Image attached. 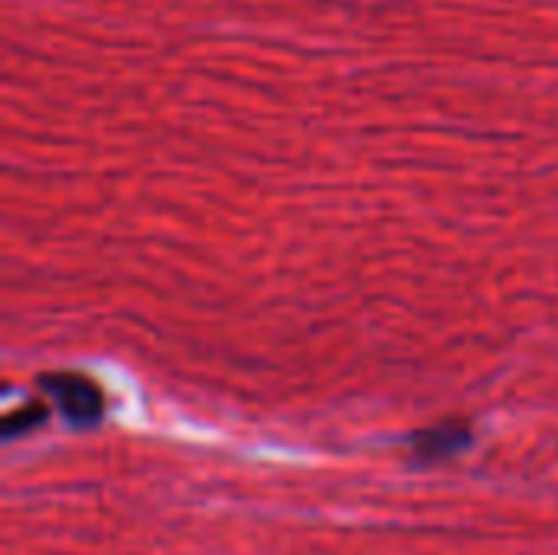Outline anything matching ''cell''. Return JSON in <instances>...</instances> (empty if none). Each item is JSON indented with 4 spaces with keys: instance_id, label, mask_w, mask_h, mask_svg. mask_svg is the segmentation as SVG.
Masks as SVG:
<instances>
[{
    "instance_id": "1",
    "label": "cell",
    "mask_w": 558,
    "mask_h": 555,
    "mask_svg": "<svg viewBox=\"0 0 558 555\" xmlns=\"http://www.w3.org/2000/svg\"><path fill=\"white\" fill-rule=\"evenodd\" d=\"M43 386L56 396L59 409H62L72 422L88 425V422H95V419L101 415V406H105V402H101V393H98L88 379L72 376V373H59V376H46Z\"/></svg>"
}]
</instances>
